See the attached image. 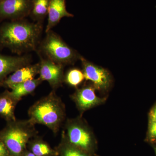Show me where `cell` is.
Instances as JSON below:
<instances>
[{"instance_id":"cell-19","label":"cell","mask_w":156,"mask_h":156,"mask_svg":"<svg viewBox=\"0 0 156 156\" xmlns=\"http://www.w3.org/2000/svg\"><path fill=\"white\" fill-rule=\"evenodd\" d=\"M147 136L149 140H156V122L149 121Z\"/></svg>"},{"instance_id":"cell-21","label":"cell","mask_w":156,"mask_h":156,"mask_svg":"<svg viewBox=\"0 0 156 156\" xmlns=\"http://www.w3.org/2000/svg\"><path fill=\"white\" fill-rule=\"evenodd\" d=\"M36 156L32 152H27L25 154L23 155V156Z\"/></svg>"},{"instance_id":"cell-14","label":"cell","mask_w":156,"mask_h":156,"mask_svg":"<svg viewBox=\"0 0 156 156\" xmlns=\"http://www.w3.org/2000/svg\"><path fill=\"white\" fill-rule=\"evenodd\" d=\"M43 82L39 77L30 80L14 85L10 89L11 90L10 92L12 96L19 101L23 97L32 94Z\"/></svg>"},{"instance_id":"cell-24","label":"cell","mask_w":156,"mask_h":156,"mask_svg":"<svg viewBox=\"0 0 156 156\" xmlns=\"http://www.w3.org/2000/svg\"><path fill=\"white\" fill-rule=\"evenodd\" d=\"M0 87H1V84H0Z\"/></svg>"},{"instance_id":"cell-1","label":"cell","mask_w":156,"mask_h":156,"mask_svg":"<svg viewBox=\"0 0 156 156\" xmlns=\"http://www.w3.org/2000/svg\"><path fill=\"white\" fill-rule=\"evenodd\" d=\"M43 30V23L25 18L9 20L0 26V47L19 55L37 51Z\"/></svg>"},{"instance_id":"cell-13","label":"cell","mask_w":156,"mask_h":156,"mask_svg":"<svg viewBox=\"0 0 156 156\" xmlns=\"http://www.w3.org/2000/svg\"><path fill=\"white\" fill-rule=\"evenodd\" d=\"M18 102L8 90L0 93V116L6 122L17 119L14 112Z\"/></svg>"},{"instance_id":"cell-15","label":"cell","mask_w":156,"mask_h":156,"mask_svg":"<svg viewBox=\"0 0 156 156\" xmlns=\"http://www.w3.org/2000/svg\"><path fill=\"white\" fill-rule=\"evenodd\" d=\"M50 0H32L30 17L34 22L43 23L48 16Z\"/></svg>"},{"instance_id":"cell-6","label":"cell","mask_w":156,"mask_h":156,"mask_svg":"<svg viewBox=\"0 0 156 156\" xmlns=\"http://www.w3.org/2000/svg\"><path fill=\"white\" fill-rule=\"evenodd\" d=\"M82 68L85 79L90 81L96 90L107 91L109 89L112 83L111 74L108 70L90 62L80 56Z\"/></svg>"},{"instance_id":"cell-23","label":"cell","mask_w":156,"mask_h":156,"mask_svg":"<svg viewBox=\"0 0 156 156\" xmlns=\"http://www.w3.org/2000/svg\"><path fill=\"white\" fill-rule=\"evenodd\" d=\"M2 0H0V2H2Z\"/></svg>"},{"instance_id":"cell-2","label":"cell","mask_w":156,"mask_h":156,"mask_svg":"<svg viewBox=\"0 0 156 156\" xmlns=\"http://www.w3.org/2000/svg\"><path fill=\"white\" fill-rule=\"evenodd\" d=\"M28 114L31 122L46 126L56 134L65 120V105L53 90L34 103L29 109Z\"/></svg>"},{"instance_id":"cell-12","label":"cell","mask_w":156,"mask_h":156,"mask_svg":"<svg viewBox=\"0 0 156 156\" xmlns=\"http://www.w3.org/2000/svg\"><path fill=\"white\" fill-rule=\"evenodd\" d=\"M48 16L46 33L52 30L63 17H73V15L66 10V0H50Z\"/></svg>"},{"instance_id":"cell-5","label":"cell","mask_w":156,"mask_h":156,"mask_svg":"<svg viewBox=\"0 0 156 156\" xmlns=\"http://www.w3.org/2000/svg\"><path fill=\"white\" fill-rule=\"evenodd\" d=\"M62 136V139L68 143L88 153L95 147V137L93 131L81 115L66 120Z\"/></svg>"},{"instance_id":"cell-4","label":"cell","mask_w":156,"mask_h":156,"mask_svg":"<svg viewBox=\"0 0 156 156\" xmlns=\"http://www.w3.org/2000/svg\"><path fill=\"white\" fill-rule=\"evenodd\" d=\"M37 51L38 54L63 66L73 64L80 57L59 35L52 30L46 32V36L40 42Z\"/></svg>"},{"instance_id":"cell-8","label":"cell","mask_w":156,"mask_h":156,"mask_svg":"<svg viewBox=\"0 0 156 156\" xmlns=\"http://www.w3.org/2000/svg\"><path fill=\"white\" fill-rule=\"evenodd\" d=\"M40 58L39 77L49 83L53 90H56L64 83V66L38 54Z\"/></svg>"},{"instance_id":"cell-3","label":"cell","mask_w":156,"mask_h":156,"mask_svg":"<svg viewBox=\"0 0 156 156\" xmlns=\"http://www.w3.org/2000/svg\"><path fill=\"white\" fill-rule=\"evenodd\" d=\"M0 131V139L4 143L9 156H22L30 139L38 131L28 120H17L6 122Z\"/></svg>"},{"instance_id":"cell-20","label":"cell","mask_w":156,"mask_h":156,"mask_svg":"<svg viewBox=\"0 0 156 156\" xmlns=\"http://www.w3.org/2000/svg\"><path fill=\"white\" fill-rule=\"evenodd\" d=\"M149 121L156 122V104L151 110L149 114Z\"/></svg>"},{"instance_id":"cell-16","label":"cell","mask_w":156,"mask_h":156,"mask_svg":"<svg viewBox=\"0 0 156 156\" xmlns=\"http://www.w3.org/2000/svg\"><path fill=\"white\" fill-rule=\"evenodd\" d=\"M85 80L83 71L78 68L71 69L64 74V83L74 88H77Z\"/></svg>"},{"instance_id":"cell-17","label":"cell","mask_w":156,"mask_h":156,"mask_svg":"<svg viewBox=\"0 0 156 156\" xmlns=\"http://www.w3.org/2000/svg\"><path fill=\"white\" fill-rule=\"evenodd\" d=\"M31 150L36 156H50L55 154V152L47 143L38 140L33 143Z\"/></svg>"},{"instance_id":"cell-22","label":"cell","mask_w":156,"mask_h":156,"mask_svg":"<svg viewBox=\"0 0 156 156\" xmlns=\"http://www.w3.org/2000/svg\"><path fill=\"white\" fill-rule=\"evenodd\" d=\"M154 150H155V153H156V147L155 148Z\"/></svg>"},{"instance_id":"cell-11","label":"cell","mask_w":156,"mask_h":156,"mask_svg":"<svg viewBox=\"0 0 156 156\" xmlns=\"http://www.w3.org/2000/svg\"><path fill=\"white\" fill-rule=\"evenodd\" d=\"M39 62L20 68L6 78L1 83V87L11 89L14 85L33 80L39 74Z\"/></svg>"},{"instance_id":"cell-18","label":"cell","mask_w":156,"mask_h":156,"mask_svg":"<svg viewBox=\"0 0 156 156\" xmlns=\"http://www.w3.org/2000/svg\"><path fill=\"white\" fill-rule=\"evenodd\" d=\"M64 141L66 144L61 148L60 151L61 156H89L88 153L73 146L65 140Z\"/></svg>"},{"instance_id":"cell-10","label":"cell","mask_w":156,"mask_h":156,"mask_svg":"<svg viewBox=\"0 0 156 156\" xmlns=\"http://www.w3.org/2000/svg\"><path fill=\"white\" fill-rule=\"evenodd\" d=\"M30 56H11L0 54V84L20 68L31 64Z\"/></svg>"},{"instance_id":"cell-7","label":"cell","mask_w":156,"mask_h":156,"mask_svg":"<svg viewBox=\"0 0 156 156\" xmlns=\"http://www.w3.org/2000/svg\"><path fill=\"white\" fill-rule=\"evenodd\" d=\"M96 90L90 83L81 88H76L74 93L71 95V98L75 103L81 115L84 112L103 104L106 101L105 98H101L96 95Z\"/></svg>"},{"instance_id":"cell-9","label":"cell","mask_w":156,"mask_h":156,"mask_svg":"<svg viewBox=\"0 0 156 156\" xmlns=\"http://www.w3.org/2000/svg\"><path fill=\"white\" fill-rule=\"evenodd\" d=\"M32 0H2L0 2V21L24 19L29 16Z\"/></svg>"}]
</instances>
